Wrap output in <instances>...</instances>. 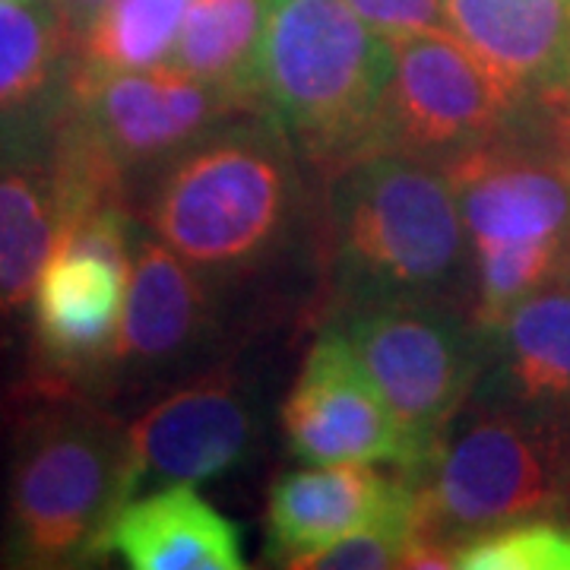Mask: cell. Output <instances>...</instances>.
Returning a JSON list of instances; mask_svg holds the SVG:
<instances>
[{"mask_svg": "<svg viewBox=\"0 0 570 570\" xmlns=\"http://www.w3.org/2000/svg\"><path fill=\"white\" fill-rule=\"evenodd\" d=\"M326 254L340 311L456 305L472 292V238L441 165L371 149L330 171Z\"/></svg>", "mask_w": 570, "mask_h": 570, "instance_id": "cell-1", "label": "cell"}, {"mask_svg": "<svg viewBox=\"0 0 570 570\" xmlns=\"http://www.w3.org/2000/svg\"><path fill=\"white\" fill-rule=\"evenodd\" d=\"M153 178L149 228L213 283L273 261L305 206L302 156L261 108L216 124Z\"/></svg>", "mask_w": 570, "mask_h": 570, "instance_id": "cell-2", "label": "cell"}, {"mask_svg": "<svg viewBox=\"0 0 570 570\" xmlns=\"http://www.w3.org/2000/svg\"><path fill=\"white\" fill-rule=\"evenodd\" d=\"M415 485V546L406 568H453L472 535L570 510V419L469 400Z\"/></svg>", "mask_w": 570, "mask_h": 570, "instance_id": "cell-3", "label": "cell"}, {"mask_svg": "<svg viewBox=\"0 0 570 570\" xmlns=\"http://www.w3.org/2000/svg\"><path fill=\"white\" fill-rule=\"evenodd\" d=\"M390 77L393 41L348 0H264L257 105L314 168L336 171L377 146Z\"/></svg>", "mask_w": 570, "mask_h": 570, "instance_id": "cell-4", "label": "cell"}, {"mask_svg": "<svg viewBox=\"0 0 570 570\" xmlns=\"http://www.w3.org/2000/svg\"><path fill=\"white\" fill-rule=\"evenodd\" d=\"M130 498L127 428L89 403L55 400L20 431L3 561L55 570L102 558L105 535Z\"/></svg>", "mask_w": 570, "mask_h": 570, "instance_id": "cell-5", "label": "cell"}, {"mask_svg": "<svg viewBox=\"0 0 570 570\" xmlns=\"http://www.w3.org/2000/svg\"><path fill=\"white\" fill-rule=\"evenodd\" d=\"M340 326L403 434L409 482L422 472L489 365V336L456 305L390 302L340 311Z\"/></svg>", "mask_w": 570, "mask_h": 570, "instance_id": "cell-6", "label": "cell"}, {"mask_svg": "<svg viewBox=\"0 0 570 570\" xmlns=\"http://www.w3.org/2000/svg\"><path fill=\"white\" fill-rule=\"evenodd\" d=\"M142 225L108 204L67 223L36 285V346L51 377H105L121 333L124 295Z\"/></svg>", "mask_w": 570, "mask_h": 570, "instance_id": "cell-7", "label": "cell"}, {"mask_svg": "<svg viewBox=\"0 0 570 570\" xmlns=\"http://www.w3.org/2000/svg\"><path fill=\"white\" fill-rule=\"evenodd\" d=\"M393 41V77L374 149L448 168L508 134L535 102L513 99L450 29Z\"/></svg>", "mask_w": 570, "mask_h": 570, "instance_id": "cell-8", "label": "cell"}, {"mask_svg": "<svg viewBox=\"0 0 570 570\" xmlns=\"http://www.w3.org/2000/svg\"><path fill=\"white\" fill-rule=\"evenodd\" d=\"M250 111L223 89L165 63L153 70H80L73 121L124 175H156L225 118Z\"/></svg>", "mask_w": 570, "mask_h": 570, "instance_id": "cell-9", "label": "cell"}, {"mask_svg": "<svg viewBox=\"0 0 570 570\" xmlns=\"http://www.w3.org/2000/svg\"><path fill=\"white\" fill-rule=\"evenodd\" d=\"M288 448L307 466L406 460L403 434L384 393L340 324L321 330L283 406Z\"/></svg>", "mask_w": 570, "mask_h": 570, "instance_id": "cell-10", "label": "cell"}, {"mask_svg": "<svg viewBox=\"0 0 570 570\" xmlns=\"http://www.w3.org/2000/svg\"><path fill=\"white\" fill-rule=\"evenodd\" d=\"M254 396L232 371L171 390L127 425L134 498L146 485H200L242 466L257 441Z\"/></svg>", "mask_w": 570, "mask_h": 570, "instance_id": "cell-11", "label": "cell"}, {"mask_svg": "<svg viewBox=\"0 0 570 570\" xmlns=\"http://www.w3.org/2000/svg\"><path fill=\"white\" fill-rule=\"evenodd\" d=\"M80 70V41L45 0L0 3V163L51 156Z\"/></svg>", "mask_w": 570, "mask_h": 570, "instance_id": "cell-12", "label": "cell"}, {"mask_svg": "<svg viewBox=\"0 0 570 570\" xmlns=\"http://www.w3.org/2000/svg\"><path fill=\"white\" fill-rule=\"evenodd\" d=\"M216 285L156 232L142 228L130 261L111 367L156 374L187 365L206 352L219 333Z\"/></svg>", "mask_w": 570, "mask_h": 570, "instance_id": "cell-13", "label": "cell"}, {"mask_svg": "<svg viewBox=\"0 0 570 570\" xmlns=\"http://www.w3.org/2000/svg\"><path fill=\"white\" fill-rule=\"evenodd\" d=\"M415 508V485L400 472L387 479L371 463H321L283 475L266 504L269 554L292 568L352 532Z\"/></svg>", "mask_w": 570, "mask_h": 570, "instance_id": "cell-14", "label": "cell"}, {"mask_svg": "<svg viewBox=\"0 0 570 570\" xmlns=\"http://www.w3.org/2000/svg\"><path fill=\"white\" fill-rule=\"evenodd\" d=\"M448 29L520 102L570 96V0H441Z\"/></svg>", "mask_w": 570, "mask_h": 570, "instance_id": "cell-15", "label": "cell"}, {"mask_svg": "<svg viewBox=\"0 0 570 570\" xmlns=\"http://www.w3.org/2000/svg\"><path fill=\"white\" fill-rule=\"evenodd\" d=\"M475 400L570 419V254L489 336V365Z\"/></svg>", "mask_w": 570, "mask_h": 570, "instance_id": "cell-16", "label": "cell"}, {"mask_svg": "<svg viewBox=\"0 0 570 570\" xmlns=\"http://www.w3.org/2000/svg\"><path fill=\"white\" fill-rule=\"evenodd\" d=\"M105 554L134 570H242L235 523L194 491L165 485L130 498L105 535Z\"/></svg>", "mask_w": 570, "mask_h": 570, "instance_id": "cell-17", "label": "cell"}, {"mask_svg": "<svg viewBox=\"0 0 570 570\" xmlns=\"http://www.w3.org/2000/svg\"><path fill=\"white\" fill-rule=\"evenodd\" d=\"M63 219L67 209L51 156L0 163V317L36 295Z\"/></svg>", "mask_w": 570, "mask_h": 570, "instance_id": "cell-18", "label": "cell"}, {"mask_svg": "<svg viewBox=\"0 0 570 570\" xmlns=\"http://www.w3.org/2000/svg\"><path fill=\"white\" fill-rule=\"evenodd\" d=\"M264 0H190L171 51V67L209 82L247 108L257 105V55Z\"/></svg>", "mask_w": 570, "mask_h": 570, "instance_id": "cell-19", "label": "cell"}, {"mask_svg": "<svg viewBox=\"0 0 570 570\" xmlns=\"http://www.w3.org/2000/svg\"><path fill=\"white\" fill-rule=\"evenodd\" d=\"M190 0H108L80 45L82 70L124 73L171 61Z\"/></svg>", "mask_w": 570, "mask_h": 570, "instance_id": "cell-20", "label": "cell"}, {"mask_svg": "<svg viewBox=\"0 0 570 570\" xmlns=\"http://www.w3.org/2000/svg\"><path fill=\"white\" fill-rule=\"evenodd\" d=\"M570 238H535V242H494L472 247V305L475 326L491 336L523 305L535 288L549 283L564 266Z\"/></svg>", "mask_w": 570, "mask_h": 570, "instance_id": "cell-21", "label": "cell"}, {"mask_svg": "<svg viewBox=\"0 0 570 570\" xmlns=\"http://www.w3.org/2000/svg\"><path fill=\"white\" fill-rule=\"evenodd\" d=\"M460 570H570V520L530 517L472 535L453 549Z\"/></svg>", "mask_w": 570, "mask_h": 570, "instance_id": "cell-22", "label": "cell"}, {"mask_svg": "<svg viewBox=\"0 0 570 570\" xmlns=\"http://www.w3.org/2000/svg\"><path fill=\"white\" fill-rule=\"evenodd\" d=\"M415 546V508L384 517L365 530L352 532L346 539L326 549L305 554L292 568L302 570H390L406 568L409 551Z\"/></svg>", "mask_w": 570, "mask_h": 570, "instance_id": "cell-23", "label": "cell"}, {"mask_svg": "<svg viewBox=\"0 0 570 570\" xmlns=\"http://www.w3.org/2000/svg\"><path fill=\"white\" fill-rule=\"evenodd\" d=\"M348 7L384 39H406L419 32L448 29L441 0H348Z\"/></svg>", "mask_w": 570, "mask_h": 570, "instance_id": "cell-24", "label": "cell"}, {"mask_svg": "<svg viewBox=\"0 0 570 570\" xmlns=\"http://www.w3.org/2000/svg\"><path fill=\"white\" fill-rule=\"evenodd\" d=\"M61 22L73 32V39L80 41L86 39V32L92 29V22L99 20V13H102L105 7H108V0H45Z\"/></svg>", "mask_w": 570, "mask_h": 570, "instance_id": "cell-25", "label": "cell"}, {"mask_svg": "<svg viewBox=\"0 0 570 570\" xmlns=\"http://www.w3.org/2000/svg\"><path fill=\"white\" fill-rule=\"evenodd\" d=\"M0 3H7V0H0Z\"/></svg>", "mask_w": 570, "mask_h": 570, "instance_id": "cell-26", "label": "cell"}]
</instances>
